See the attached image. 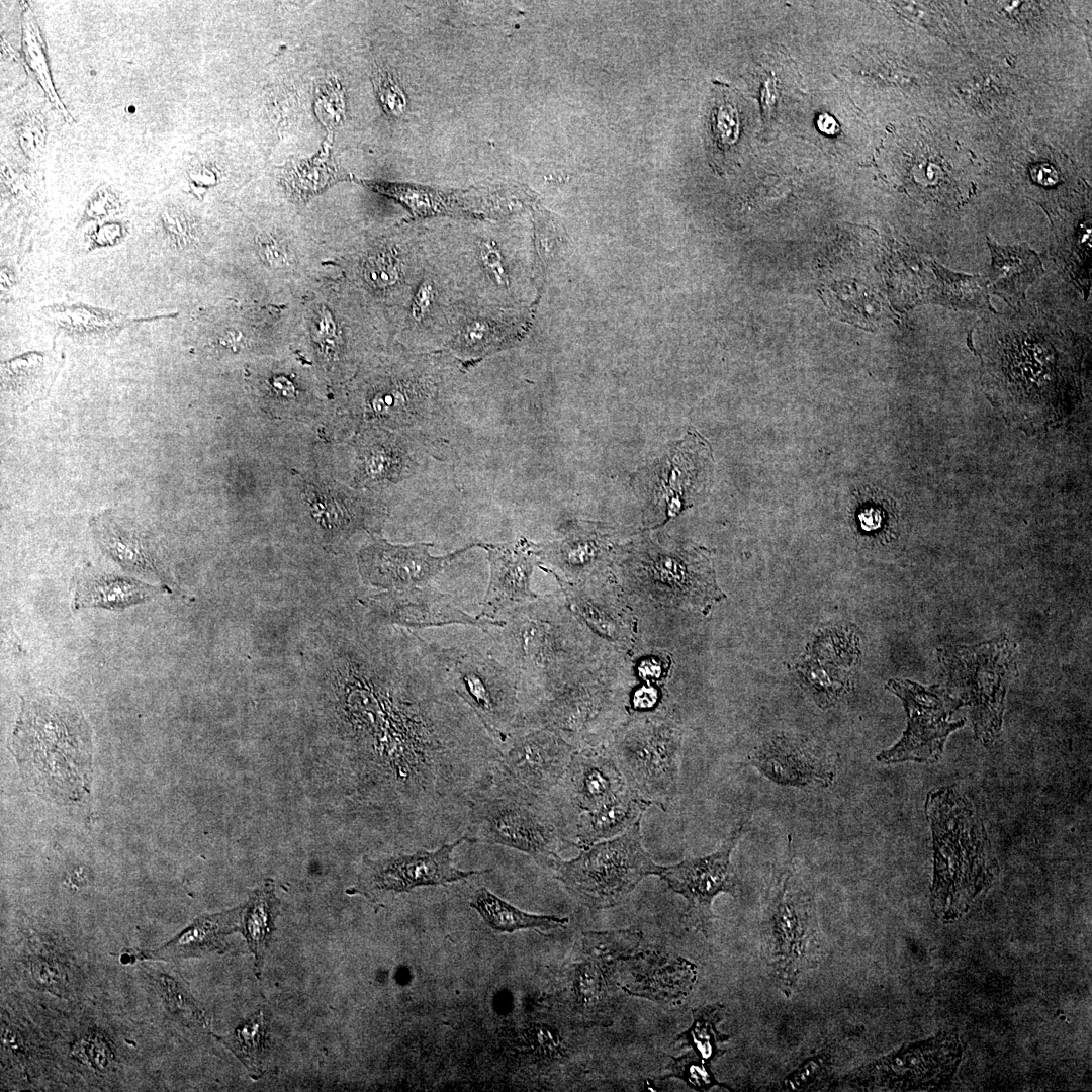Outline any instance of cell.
Segmentation results:
<instances>
[{"label":"cell","mask_w":1092,"mask_h":1092,"mask_svg":"<svg viewBox=\"0 0 1092 1092\" xmlns=\"http://www.w3.org/2000/svg\"><path fill=\"white\" fill-rule=\"evenodd\" d=\"M948 688L970 707L975 736L983 744L998 738L1005 695L1015 664V649L1007 637L972 646H951L940 654Z\"/></svg>","instance_id":"9"},{"label":"cell","mask_w":1092,"mask_h":1092,"mask_svg":"<svg viewBox=\"0 0 1092 1092\" xmlns=\"http://www.w3.org/2000/svg\"><path fill=\"white\" fill-rule=\"evenodd\" d=\"M434 543L392 545L377 539L359 554V569L363 580L373 586L400 590L429 585L453 560L472 549V542L446 555L434 556Z\"/></svg>","instance_id":"17"},{"label":"cell","mask_w":1092,"mask_h":1092,"mask_svg":"<svg viewBox=\"0 0 1092 1092\" xmlns=\"http://www.w3.org/2000/svg\"><path fill=\"white\" fill-rule=\"evenodd\" d=\"M762 940L770 975L790 997L801 975L818 966L823 953L813 889L792 852L776 868L765 891Z\"/></svg>","instance_id":"5"},{"label":"cell","mask_w":1092,"mask_h":1092,"mask_svg":"<svg viewBox=\"0 0 1092 1092\" xmlns=\"http://www.w3.org/2000/svg\"><path fill=\"white\" fill-rule=\"evenodd\" d=\"M935 268L939 285L937 301L951 307L966 309H992L987 295V282L979 276H969Z\"/></svg>","instance_id":"39"},{"label":"cell","mask_w":1092,"mask_h":1092,"mask_svg":"<svg viewBox=\"0 0 1092 1092\" xmlns=\"http://www.w3.org/2000/svg\"><path fill=\"white\" fill-rule=\"evenodd\" d=\"M10 750L27 786L60 803H78L90 791L92 741L79 708L52 692L22 698Z\"/></svg>","instance_id":"1"},{"label":"cell","mask_w":1092,"mask_h":1092,"mask_svg":"<svg viewBox=\"0 0 1092 1092\" xmlns=\"http://www.w3.org/2000/svg\"><path fill=\"white\" fill-rule=\"evenodd\" d=\"M651 806L630 787L602 806L578 813L574 822L577 847L613 838L628 830Z\"/></svg>","instance_id":"31"},{"label":"cell","mask_w":1092,"mask_h":1092,"mask_svg":"<svg viewBox=\"0 0 1092 1092\" xmlns=\"http://www.w3.org/2000/svg\"><path fill=\"white\" fill-rule=\"evenodd\" d=\"M569 610L554 598L536 599L506 614L487 634L488 653L515 677L521 711L580 676V646Z\"/></svg>","instance_id":"3"},{"label":"cell","mask_w":1092,"mask_h":1092,"mask_svg":"<svg viewBox=\"0 0 1092 1092\" xmlns=\"http://www.w3.org/2000/svg\"><path fill=\"white\" fill-rule=\"evenodd\" d=\"M279 902L274 894L273 881L266 883L250 896L243 906L241 925L242 933L250 951L254 956L255 968L263 964L268 943L274 930V920L278 915Z\"/></svg>","instance_id":"34"},{"label":"cell","mask_w":1092,"mask_h":1092,"mask_svg":"<svg viewBox=\"0 0 1092 1092\" xmlns=\"http://www.w3.org/2000/svg\"><path fill=\"white\" fill-rule=\"evenodd\" d=\"M504 331L487 320L469 322L453 342V350L466 361L476 360L504 343Z\"/></svg>","instance_id":"43"},{"label":"cell","mask_w":1092,"mask_h":1092,"mask_svg":"<svg viewBox=\"0 0 1092 1092\" xmlns=\"http://www.w3.org/2000/svg\"><path fill=\"white\" fill-rule=\"evenodd\" d=\"M992 264L986 280L989 290L1015 307L1028 287L1042 274L1038 255L1028 246H1002L988 239Z\"/></svg>","instance_id":"29"},{"label":"cell","mask_w":1092,"mask_h":1092,"mask_svg":"<svg viewBox=\"0 0 1092 1092\" xmlns=\"http://www.w3.org/2000/svg\"><path fill=\"white\" fill-rule=\"evenodd\" d=\"M33 972L35 979L46 986H52L61 981L58 970L44 962L35 964Z\"/></svg>","instance_id":"58"},{"label":"cell","mask_w":1092,"mask_h":1092,"mask_svg":"<svg viewBox=\"0 0 1092 1092\" xmlns=\"http://www.w3.org/2000/svg\"><path fill=\"white\" fill-rule=\"evenodd\" d=\"M122 203L118 194L110 188H100L88 201L83 219L92 220L118 212Z\"/></svg>","instance_id":"52"},{"label":"cell","mask_w":1092,"mask_h":1092,"mask_svg":"<svg viewBox=\"0 0 1092 1092\" xmlns=\"http://www.w3.org/2000/svg\"><path fill=\"white\" fill-rule=\"evenodd\" d=\"M657 700L658 696L654 689L642 688L635 693L632 705L636 710H648L654 707Z\"/></svg>","instance_id":"59"},{"label":"cell","mask_w":1092,"mask_h":1092,"mask_svg":"<svg viewBox=\"0 0 1092 1092\" xmlns=\"http://www.w3.org/2000/svg\"><path fill=\"white\" fill-rule=\"evenodd\" d=\"M364 416L399 430L413 442L436 450L446 442L452 420V395L439 367L425 358L403 374L367 391Z\"/></svg>","instance_id":"6"},{"label":"cell","mask_w":1092,"mask_h":1092,"mask_svg":"<svg viewBox=\"0 0 1092 1092\" xmlns=\"http://www.w3.org/2000/svg\"><path fill=\"white\" fill-rule=\"evenodd\" d=\"M93 528L103 551L122 568L167 579L159 544L149 533L110 514L95 518Z\"/></svg>","instance_id":"25"},{"label":"cell","mask_w":1092,"mask_h":1092,"mask_svg":"<svg viewBox=\"0 0 1092 1092\" xmlns=\"http://www.w3.org/2000/svg\"><path fill=\"white\" fill-rule=\"evenodd\" d=\"M1063 158H1056L1054 154L1050 158H1038L1032 161L1028 168V176L1031 184L1040 190L1053 191L1064 181Z\"/></svg>","instance_id":"48"},{"label":"cell","mask_w":1092,"mask_h":1092,"mask_svg":"<svg viewBox=\"0 0 1092 1092\" xmlns=\"http://www.w3.org/2000/svg\"><path fill=\"white\" fill-rule=\"evenodd\" d=\"M82 1048L92 1066L102 1069L110 1061L111 1053L107 1042L99 1034H90L84 1038Z\"/></svg>","instance_id":"55"},{"label":"cell","mask_w":1092,"mask_h":1092,"mask_svg":"<svg viewBox=\"0 0 1092 1092\" xmlns=\"http://www.w3.org/2000/svg\"><path fill=\"white\" fill-rule=\"evenodd\" d=\"M369 607L383 620L408 629L452 624L480 628L485 633L502 627L504 619L472 616L454 604L452 597L430 585L390 590L369 598Z\"/></svg>","instance_id":"20"},{"label":"cell","mask_w":1092,"mask_h":1092,"mask_svg":"<svg viewBox=\"0 0 1092 1092\" xmlns=\"http://www.w3.org/2000/svg\"><path fill=\"white\" fill-rule=\"evenodd\" d=\"M895 142L899 151L903 173L912 184L933 199H948L958 191L949 157L942 150V143L935 141L927 130L904 132Z\"/></svg>","instance_id":"23"},{"label":"cell","mask_w":1092,"mask_h":1092,"mask_svg":"<svg viewBox=\"0 0 1092 1092\" xmlns=\"http://www.w3.org/2000/svg\"><path fill=\"white\" fill-rule=\"evenodd\" d=\"M750 763L781 786L828 787L836 777L835 756L813 741L777 735L750 756Z\"/></svg>","instance_id":"19"},{"label":"cell","mask_w":1092,"mask_h":1092,"mask_svg":"<svg viewBox=\"0 0 1092 1092\" xmlns=\"http://www.w3.org/2000/svg\"><path fill=\"white\" fill-rule=\"evenodd\" d=\"M164 590L131 577L86 568L73 579L72 608L121 611L159 596Z\"/></svg>","instance_id":"27"},{"label":"cell","mask_w":1092,"mask_h":1092,"mask_svg":"<svg viewBox=\"0 0 1092 1092\" xmlns=\"http://www.w3.org/2000/svg\"><path fill=\"white\" fill-rule=\"evenodd\" d=\"M431 657L453 692L471 709L499 746L515 732L521 714L517 681L488 652L443 647L427 641Z\"/></svg>","instance_id":"8"},{"label":"cell","mask_w":1092,"mask_h":1092,"mask_svg":"<svg viewBox=\"0 0 1092 1092\" xmlns=\"http://www.w3.org/2000/svg\"><path fill=\"white\" fill-rule=\"evenodd\" d=\"M273 387L275 391H277L282 396L288 398L294 396L295 389L293 384L284 377L275 378L273 380Z\"/></svg>","instance_id":"61"},{"label":"cell","mask_w":1092,"mask_h":1092,"mask_svg":"<svg viewBox=\"0 0 1092 1092\" xmlns=\"http://www.w3.org/2000/svg\"><path fill=\"white\" fill-rule=\"evenodd\" d=\"M711 140L719 151L726 152L735 146L741 129L740 111L735 96L721 88L711 110Z\"/></svg>","instance_id":"42"},{"label":"cell","mask_w":1092,"mask_h":1092,"mask_svg":"<svg viewBox=\"0 0 1092 1092\" xmlns=\"http://www.w3.org/2000/svg\"><path fill=\"white\" fill-rule=\"evenodd\" d=\"M315 111L323 124L333 125L344 114L343 93L338 83L326 84L316 92Z\"/></svg>","instance_id":"50"},{"label":"cell","mask_w":1092,"mask_h":1092,"mask_svg":"<svg viewBox=\"0 0 1092 1092\" xmlns=\"http://www.w3.org/2000/svg\"><path fill=\"white\" fill-rule=\"evenodd\" d=\"M498 748L502 765L516 780L546 795L558 787L577 749L547 728L516 730Z\"/></svg>","instance_id":"18"},{"label":"cell","mask_w":1092,"mask_h":1092,"mask_svg":"<svg viewBox=\"0 0 1092 1092\" xmlns=\"http://www.w3.org/2000/svg\"><path fill=\"white\" fill-rule=\"evenodd\" d=\"M124 236L125 233L122 225L117 223L103 224L92 234L90 248L94 250L101 247L116 245L124 238Z\"/></svg>","instance_id":"56"},{"label":"cell","mask_w":1092,"mask_h":1092,"mask_svg":"<svg viewBox=\"0 0 1092 1092\" xmlns=\"http://www.w3.org/2000/svg\"><path fill=\"white\" fill-rule=\"evenodd\" d=\"M744 824L735 828L711 854L686 858L670 866H659L657 876L687 901L686 924L708 936L716 918L712 902L720 893L736 897L739 881L731 862L732 853L742 838Z\"/></svg>","instance_id":"12"},{"label":"cell","mask_w":1092,"mask_h":1092,"mask_svg":"<svg viewBox=\"0 0 1092 1092\" xmlns=\"http://www.w3.org/2000/svg\"><path fill=\"white\" fill-rule=\"evenodd\" d=\"M373 84L384 111L392 116L400 115L405 109L406 100L390 73L377 70L373 75Z\"/></svg>","instance_id":"49"},{"label":"cell","mask_w":1092,"mask_h":1092,"mask_svg":"<svg viewBox=\"0 0 1092 1092\" xmlns=\"http://www.w3.org/2000/svg\"><path fill=\"white\" fill-rule=\"evenodd\" d=\"M260 254L265 262L274 267H283L288 263L285 252L270 239H265L260 242Z\"/></svg>","instance_id":"57"},{"label":"cell","mask_w":1092,"mask_h":1092,"mask_svg":"<svg viewBox=\"0 0 1092 1092\" xmlns=\"http://www.w3.org/2000/svg\"><path fill=\"white\" fill-rule=\"evenodd\" d=\"M886 688L898 696L906 710L908 723L901 739L876 759L885 764L899 762H937L950 733L964 726V719L952 720L963 703L937 686L924 687L905 679H891Z\"/></svg>","instance_id":"11"},{"label":"cell","mask_w":1092,"mask_h":1092,"mask_svg":"<svg viewBox=\"0 0 1092 1092\" xmlns=\"http://www.w3.org/2000/svg\"><path fill=\"white\" fill-rule=\"evenodd\" d=\"M629 788L610 749L603 746L577 748L568 768L551 795L568 810L578 813L596 809Z\"/></svg>","instance_id":"22"},{"label":"cell","mask_w":1092,"mask_h":1092,"mask_svg":"<svg viewBox=\"0 0 1092 1092\" xmlns=\"http://www.w3.org/2000/svg\"><path fill=\"white\" fill-rule=\"evenodd\" d=\"M1027 328L1023 331L1020 325V330L1015 331L1010 325L1011 330L1001 332L998 339L1001 344L1000 356L992 359L1000 360V364L993 366L1000 367V371H997L1000 381L1006 383V391H1014L1013 396L1017 400L1026 396L1028 384L1027 398L1033 396L1032 400L1037 398L1040 401V396L1044 399L1043 394H1048L1049 400H1052L1050 394L1054 392L1055 385H1060V357L1052 340L1044 338V333L1030 330L1029 325Z\"/></svg>","instance_id":"16"},{"label":"cell","mask_w":1092,"mask_h":1092,"mask_svg":"<svg viewBox=\"0 0 1092 1092\" xmlns=\"http://www.w3.org/2000/svg\"><path fill=\"white\" fill-rule=\"evenodd\" d=\"M723 1006L708 1005L693 1010L691 1026L678 1034L675 1041L680 1046L693 1049L700 1058L711 1064L724 1054L720 1045L729 1040V1036L717 1030V1023L722 1019Z\"/></svg>","instance_id":"38"},{"label":"cell","mask_w":1092,"mask_h":1092,"mask_svg":"<svg viewBox=\"0 0 1092 1092\" xmlns=\"http://www.w3.org/2000/svg\"><path fill=\"white\" fill-rule=\"evenodd\" d=\"M584 951L587 959L601 966L617 960L621 954L634 948L637 944V931H617L605 933H586Z\"/></svg>","instance_id":"45"},{"label":"cell","mask_w":1092,"mask_h":1092,"mask_svg":"<svg viewBox=\"0 0 1092 1092\" xmlns=\"http://www.w3.org/2000/svg\"><path fill=\"white\" fill-rule=\"evenodd\" d=\"M628 786L662 810L677 792L681 730L667 717L635 718L616 731L608 746Z\"/></svg>","instance_id":"10"},{"label":"cell","mask_w":1092,"mask_h":1092,"mask_svg":"<svg viewBox=\"0 0 1092 1092\" xmlns=\"http://www.w3.org/2000/svg\"><path fill=\"white\" fill-rule=\"evenodd\" d=\"M600 964L585 959L573 971L572 990L576 1002L592 1012L598 1011L605 992L606 982Z\"/></svg>","instance_id":"44"},{"label":"cell","mask_w":1092,"mask_h":1092,"mask_svg":"<svg viewBox=\"0 0 1092 1092\" xmlns=\"http://www.w3.org/2000/svg\"><path fill=\"white\" fill-rule=\"evenodd\" d=\"M479 260L487 277L498 287L509 286V274L505 256L492 240H486L479 246Z\"/></svg>","instance_id":"51"},{"label":"cell","mask_w":1092,"mask_h":1092,"mask_svg":"<svg viewBox=\"0 0 1092 1092\" xmlns=\"http://www.w3.org/2000/svg\"><path fill=\"white\" fill-rule=\"evenodd\" d=\"M332 136L328 135L322 151L312 159L291 165L284 174L290 197L304 201L346 176L331 157Z\"/></svg>","instance_id":"35"},{"label":"cell","mask_w":1092,"mask_h":1092,"mask_svg":"<svg viewBox=\"0 0 1092 1092\" xmlns=\"http://www.w3.org/2000/svg\"><path fill=\"white\" fill-rule=\"evenodd\" d=\"M925 814L933 839L930 903L938 918L951 922L983 897L997 875L998 863L980 816L957 790H931Z\"/></svg>","instance_id":"2"},{"label":"cell","mask_w":1092,"mask_h":1092,"mask_svg":"<svg viewBox=\"0 0 1092 1092\" xmlns=\"http://www.w3.org/2000/svg\"><path fill=\"white\" fill-rule=\"evenodd\" d=\"M22 34V47L28 68L35 75L56 110H58L64 118L71 120L69 112L66 110L54 88L43 51V42L33 15L26 5L23 9Z\"/></svg>","instance_id":"40"},{"label":"cell","mask_w":1092,"mask_h":1092,"mask_svg":"<svg viewBox=\"0 0 1092 1092\" xmlns=\"http://www.w3.org/2000/svg\"><path fill=\"white\" fill-rule=\"evenodd\" d=\"M436 291L434 285L430 280H424L416 290L411 304V316L414 321L420 323L424 321L430 312L434 301Z\"/></svg>","instance_id":"54"},{"label":"cell","mask_w":1092,"mask_h":1092,"mask_svg":"<svg viewBox=\"0 0 1092 1092\" xmlns=\"http://www.w3.org/2000/svg\"><path fill=\"white\" fill-rule=\"evenodd\" d=\"M360 182L377 192L400 201L416 216L462 211L481 213L482 210L472 202L471 199L475 197L471 196L469 198L468 193H447L429 187L382 181L362 180Z\"/></svg>","instance_id":"32"},{"label":"cell","mask_w":1092,"mask_h":1092,"mask_svg":"<svg viewBox=\"0 0 1092 1092\" xmlns=\"http://www.w3.org/2000/svg\"><path fill=\"white\" fill-rule=\"evenodd\" d=\"M569 815L551 795L536 793L499 762L491 782L473 798L465 836L470 843L498 845L532 857L553 871L569 838Z\"/></svg>","instance_id":"4"},{"label":"cell","mask_w":1092,"mask_h":1092,"mask_svg":"<svg viewBox=\"0 0 1092 1092\" xmlns=\"http://www.w3.org/2000/svg\"><path fill=\"white\" fill-rule=\"evenodd\" d=\"M38 314L55 331L72 338L86 340L107 339L130 327L177 315L172 312L153 316H131L117 310L78 301H62L43 305L39 308Z\"/></svg>","instance_id":"24"},{"label":"cell","mask_w":1092,"mask_h":1092,"mask_svg":"<svg viewBox=\"0 0 1092 1092\" xmlns=\"http://www.w3.org/2000/svg\"><path fill=\"white\" fill-rule=\"evenodd\" d=\"M242 910L243 907H240L198 918L173 941L175 951L181 956H198L222 948L224 935L238 929V917Z\"/></svg>","instance_id":"37"},{"label":"cell","mask_w":1092,"mask_h":1092,"mask_svg":"<svg viewBox=\"0 0 1092 1092\" xmlns=\"http://www.w3.org/2000/svg\"><path fill=\"white\" fill-rule=\"evenodd\" d=\"M672 1064L670 1065V1073L663 1076L664 1078L675 1077L697 1091H707L714 1086L725 1087L729 1090V1086L720 1083L711 1071L709 1063L705 1062L696 1053L689 1052L684 1056L671 1057Z\"/></svg>","instance_id":"46"},{"label":"cell","mask_w":1092,"mask_h":1092,"mask_svg":"<svg viewBox=\"0 0 1092 1092\" xmlns=\"http://www.w3.org/2000/svg\"><path fill=\"white\" fill-rule=\"evenodd\" d=\"M817 124L819 130L827 134H834L838 130V124L835 119L826 113L819 115Z\"/></svg>","instance_id":"60"},{"label":"cell","mask_w":1092,"mask_h":1092,"mask_svg":"<svg viewBox=\"0 0 1092 1092\" xmlns=\"http://www.w3.org/2000/svg\"><path fill=\"white\" fill-rule=\"evenodd\" d=\"M570 613L609 640L629 644L632 638L631 618L626 615L615 595L589 589L586 583L558 581Z\"/></svg>","instance_id":"30"},{"label":"cell","mask_w":1092,"mask_h":1092,"mask_svg":"<svg viewBox=\"0 0 1092 1092\" xmlns=\"http://www.w3.org/2000/svg\"><path fill=\"white\" fill-rule=\"evenodd\" d=\"M484 922L497 932H515L521 929H550L564 926L567 917L533 914L523 911L503 900L488 889H477L470 901Z\"/></svg>","instance_id":"33"},{"label":"cell","mask_w":1092,"mask_h":1092,"mask_svg":"<svg viewBox=\"0 0 1092 1092\" xmlns=\"http://www.w3.org/2000/svg\"><path fill=\"white\" fill-rule=\"evenodd\" d=\"M961 1058L959 1037L954 1033H938L860 1068L854 1081L869 1089L934 1088L952 1077Z\"/></svg>","instance_id":"13"},{"label":"cell","mask_w":1092,"mask_h":1092,"mask_svg":"<svg viewBox=\"0 0 1092 1092\" xmlns=\"http://www.w3.org/2000/svg\"><path fill=\"white\" fill-rule=\"evenodd\" d=\"M641 821L613 838L579 847L572 859L560 858L553 877L589 908L621 904L644 878L657 876L659 869L643 845Z\"/></svg>","instance_id":"7"},{"label":"cell","mask_w":1092,"mask_h":1092,"mask_svg":"<svg viewBox=\"0 0 1092 1092\" xmlns=\"http://www.w3.org/2000/svg\"><path fill=\"white\" fill-rule=\"evenodd\" d=\"M60 367L54 350L26 352L2 362V397L19 407L30 405L49 392Z\"/></svg>","instance_id":"28"},{"label":"cell","mask_w":1092,"mask_h":1092,"mask_svg":"<svg viewBox=\"0 0 1092 1092\" xmlns=\"http://www.w3.org/2000/svg\"><path fill=\"white\" fill-rule=\"evenodd\" d=\"M648 557L632 573L638 585L653 598L702 613L725 598L716 583L710 559L700 550Z\"/></svg>","instance_id":"15"},{"label":"cell","mask_w":1092,"mask_h":1092,"mask_svg":"<svg viewBox=\"0 0 1092 1092\" xmlns=\"http://www.w3.org/2000/svg\"><path fill=\"white\" fill-rule=\"evenodd\" d=\"M487 553L489 580L481 602L480 617L499 619L515 608L533 602L537 595L530 581L534 566L540 565L537 544L520 538L509 543L479 542Z\"/></svg>","instance_id":"21"},{"label":"cell","mask_w":1092,"mask_h":1092,"mask_svg":"<svg viewBox=\"0 0 1092 1092\" xmlns=\"http://www.w3.org/2000/svg\"><path fill=\"white\" fill-rule=\"evenodd\" d=\"M368 284L376 289L393 287L401 276L400 262L392 251H378L371 254L363 267Z\"/></svg>","instance_id":"47"},{"label":"cell","mask_w":1092,"mask_h":1092,"mask_svg":"<svg viewBox=\"0 0 1092 1092\" xmlns=\"http://www.w3.org/2000/svg\"><path fill=\"white\" fill-rule=\"evenodd\" d=\"M269 1032V1018L265 1009H260L242 1022L235 1030L232 1046L247 1069L260 1073V1063L266 1046Z\"/></svg>","instance_id":"41"},{"label":"cell","mask_w":1092,"mask_h":1092,"mask_svg":"<svg viewBox=\"0 0 1092 1092\" xmlns=\"http://www.w3.org/2000/svg\"><path fill=\"white\" fill-rule=\"evenodd\" d=\"M19 141L23 151L29 157H36L42 151L46 130L43 122L36 116L27 117L19 126Z\"/></svg>","instance_id":"53"},{"label":"cell","mask_w":1092,"mask_h":1092,"mask_svg":"<svg viewBox=\"0 0 1092 1092\" xmlns=\"http://www.w3.org/2000/svg\"><path fill=\"white\" fill-rule=\"evenodd\" d=\"M468 842L462 835L435 848H417L410 853L371 859L364 858L359 876V892L372 897L382 892L395 894L428 886H446L491 872V869L463 871L453 863L452 853Z\"/></svg>","instance_id":"14"},{"label":"cell","mask_w":1092,"mask_h":1092,"mask_svg":"<svg viewBox=\"0 0 1092 1092\" xmlns=\"http://www.w3.org/2000/svg\"><path fill=\"white\" fill-rule=\"evenodd\" d=\"M680 445L672 456L670 461V469L667 473V479L664 485H661V496L669 505L670 514L672 510H678L680 508V500L682 497H689L687 490L694 494L697 489L705 485L707 479L705 466L707 465L706 451L700 453L705 449L704 445H692L685 443Z\"/></svg>","instance_id":"36"},{"label":"cell","mask_w":1092,"mask_h":1092,"mask_svg":"<svg viewBox=\"0 0 1092 1092\" xmlns=\"http://www.w3.org/2000/svg\"><path fill=\"white\" fill-rule=\"evenodd\" d=\"M388 431L371 430L358 445V479L365 484L398 482L415 473L419 461L412 440Z\"/></svg>","instance_id":"26"}]
</instances>
